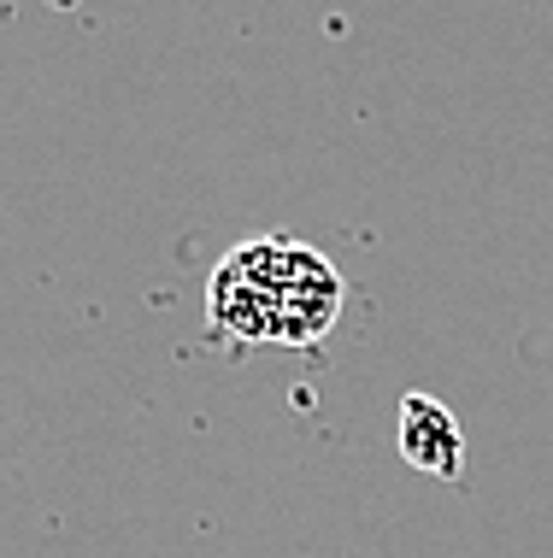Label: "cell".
Listing matches in <instances>:
<instances>
[{
	"mask_svg": "<svg viewBox=\"0 0 553 558\" xmlns=\"http://www.w3.org/2000/svg\"><path fill=\"white\" fill-rule=\"evenodd\" d=\"M341 300L348 282L324 253H312L306 241L260 235L218 259L206 282V324L236 347H318L341 318Z\"/></svg>",
	"mask_w": 553,
	"mask_h": 558,
	"instance_id": "obj_1",
	"label": "cell"
},
{
	"mask_svg": "<svg viewBox=\"0 0 553 558\" xmlns=\"http://www.w3.org/2000/svg\"><path fill=\"white\" fill-rule=\"evenodd\" d=\"M400 459L424 476H442V482L466 476V435H459V417L436 395L400 400Z\"/></svg>",
	"mask_w": 553,
	"mask_h": 558,
	"instance_id": "obj_2",
	"label": "cell"
}]
</instances>
